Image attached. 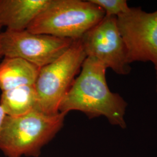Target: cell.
Segmentation results:
<instances>
[{"label":"cell","mask_w":157,"mask_h":157,"mask_svg":"<svg viewBox=\"0 0 157 157\" xmlns=\"http://www.w3.org/2000/svg\"><path fill=\"white\" fill-rule=\"evenodd\" d=\"M106 70L98 60L87 57L80 75L62 99L59 112L67 115L71 111H78L89 119L104 116L112 125L125 129L128 104L119 94L109 90Z\"/></svg>","instance_id":"1"},{"label":"cell","mask_w":157,"mask_h":157,"mask_svg":"<svg viewBox=\"0 0 157 157\" xmlns=\"http://www.w3.org/2000/svg\"><path fill=\"white\" fill-rule=\"evenodd\" d=\"M65 116L37 109L19 117L6 116L0 132V150L6 157L39 156L43 147L62 129Z\"/></svg>","instance_id":"2"},{"label":"cell","mask_w":157,"mask_h":157,"mask_svg":"<svg viewBox=\"0 0 157 157\" xmlns=\"http://www.w3.org/2000/svg\"><path fill=\"white\" fill-rule=\"evenodd\" d=\"M105 16L101 8L89 0H51L27 30L33 33L76 40L80 39Z\"/></svg>","instance_id":"3"},{"label":"cell","mask_w":157,"mask_h":157,"mask_svg":"<svg viewBox=\"0 0 157 157\" xmlns=\"http://www.w3.org/2000/svg\"><path fill=\"white\" fill-rule=\"evenodd\" d=\"M86 58L80 39L76 40L61 56L40 68L34 85L39 111L49 115L59 113L62 99Z\"/></svg>","instance_id":"4"},{"label":"cell","mask_w":157,"mask_h":157,"mask_svg":"<svg viewBox=\"0 0 157 157\" xmlns=\"http://www.w3.org/2000/svg\"><path fill=\"white\" fill-rule=\"evenodd\" d=\"M73 40L32 33L28 30H6L1 37V55L19 58L42 67L56 61L69 48Z\"/></svg>","instance_id":"5"},{"label":"cell","mask_w":157,"mask_h":157,"mask_svg":"<svg viewBox=\"0 0 157 157\" xmlns=\"http://www.w3.org/2000/svg\"><path fill=\"white\" fill-rule=\"evenodd\" d=\"M80 41L87 57L95 58L118 75L130 72L128 49L118 28L117 17L105 15Z\"/></svg>","instance_id":"6"},{"label":"cell","mask_w":157,"mask_h":157,"mask_svg":"<svg viewBox=\"0 0 157 157\" xmlns=\"http://www.w3.org/2000/svg\"><path fill=\"white\" fill-rule=\"evenodd\" d=\"M119 32L127 47L130 63L151 62L157 70V11L146 12L129 7L117 17Z\"/></svg>","instance_id":"7"},{"label":"cell","mask_w":157,"mask_h":157,"mask_svg":"<svg viewBox=\"0 0 157 157\" xmlns=\"http://www.w3.org/2000/svg\"><path fill=\"white\" fill-rule=\"evenodd\" d=\"M51 0H0V26L6 30H27Z\"/></svg>","instance_id":"8"},{"label":"cell","mask_w":157,"mask_h":157,"mask_svg":"<svg viewBox=\"0 0 157 157\" xmlns=\"http://www.w3.org/2000/svg\"><path fill=\"white\" fill-rule=\"evenodd\" d=\"M40 67L19 58H4L0 62L2 91L23 86L35 85Z\"/></svg>","instance_id":"9"},{"label":"cell","mask_w":157,"mask_h":157,"mask_svg":"<svg viewBox=\"0 0 157 157\" xmlns=\"http://www.w3.org/2000/svg\"><path fill=\"white\" fill-rule=\"evenodd\" d=\"M0 106L6 116L13 117L38 110V97L34 85L23 86L2 91Z\"/></svg>","instance_id":"10"},{"label":"cell","mask_w":157,"mask_h":157,"mask_svg":"<svg viewBox=\"0 0 157 157\" xmlns=\"http://www.w3.org/2000/svg\"><path fill=\"white\" fill-rule=\"evenodd\" d=\"M91 2L100 7L105 15L118 17L129 10L126 0H89Z\"/></svg>","instance_id":"11"},{"label":"cell","mask_w":157,"mask_h":157,"mask_svg":"<svg viewBox=\"0 0 157 157\" xmlns=\"http://www.w3.org/2000/svg\"><path fill=\"white\" fill-rule=\"evenodd\" d=\"M6 113L4 111L2 107L0 106V132L2 129V125L4 124V120L6 119Z\"/></svg>","instance_id":"12"},{"label":"cell","mask_w":157,"mask_h":157,"mask_svg":"<svg viewBox=\"0 0 157 157\" xmlns=\"http://www.w3.org/2000/svg\"><path fill=\"white\" fill-rule=\"evenodd\" d=\"M1 28H2V27L0 26V58H1V56H2V55H1V33H2Z\"/></svg>","instance_id":"13"},{"label":"cell","mask_w":157,"mask_h":157,"mask_svg":"<svg viewBox=\"0 0 157 157\" xmlns=\"http://www.w3.org/2000/svg\"><path fill=\"white\" fill-rule=\"evenodd\" d=\"M156 73H157V86H156V91L157 92V70L156 71Z\"/></svg>","instance_id":"14"}]
</instances>
